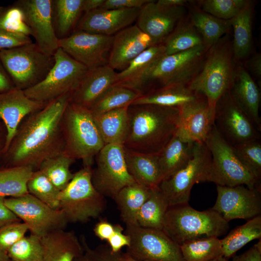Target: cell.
I'll return each instance as SVG.
<instances>
[{
  "label": "cell",
  "instance_id": "62",
  "mask_svg": "<svg viewBox=\"0 0 261 261\" xmlns=\"http://www.w3.org/2000/svg\"><path fill=\"white\" fill-rule=\"evenodd\" d=\"M122 257L125 261H141L135 260L132 259V258L130 257L129 255H128L126 253H122Z\"/></svg>",
  "mask_w": 261,
  "mask_h": 261
},
{
  "label": "cell",
  "instance_id": "58",
  "mask_svg": "<svg viewBox=\"0 0 261 261\" xmlns=\"http://www.w3.org/2000/svg\"><path fill=\"white\" fill-rule=\"evenodd\" d=\"M104 1V0H83V14L101 8Z\"/></svg>",
  "mask_w": 261,
  "mask_h": 261
},
{
  "label": "cell",
  "instance_id": "43",
  "mask_svg": "<svg viewBox=\"0 0 261 261\" xmlns=\"http://www.w3.org/2000/svg\"><path fill=\"white\" fill-rule=\"evenodd\" d=\"M28 193L54 209H59V190L40 170H34L27 183Z\"/></svg>",
  "mask_w": 261,
  "mask_h": 261
},
{
  "label": "cell",
  "instance_id": "30",
  "mask_svg": "<svg viewBox=\"0 0 261 261\" xmlns=\"http://www.w3.org/2000/svg\"><path fill=\"white\" fill-rule=\"evenodd\" d=\"M188 15L194 27L201 35L203 45L208 50L221 37L230 32L231 20L218 19L198 8L188 1Z\"/></svg>",
  "mask_w": 261,
  "mask_h": 261
},
{
  "label": "cell",
  "instance_id": "56",
  "mask_svg": "<svg viewBox=\"0 0 261 261\" xmlns=\"http://www.w3.org/2000/svg\"><path fill=\"white\" fill-rule=\"evenodd\" d=\"M5 198L0 197V228L8 224L20 222V219L5 204Z\"/></svg>",
  "mask_w": 261,
  "mask_h": 261
},
{
  "label": "cell",
  "instance_id": "19",
  "mask_svg": "<svg viewBox=\"0 0 261 261\" xmlns=\"http://www.w3.org/2000/svg\"><path fill=\"white\" fill-rule=\"evenodd\" d=\"M187 14V7H167L151 0L140 9L135 25L155 44H160Z\"/></svg>",
  "mask_w": 261,
  "mask_h": 261
},
{
  "label": "cell",
  "instance_id": "44",
  "mask_svg": "<svg viewBox=\"0 0 261 261\" xmlns=\"http://www.w3.org/2000/svg\"><path fill=\"white\" fill-rule=\"evenodd\" d=\"M232 147L241 164L256 179L261 182V139L235 145Z\"/></svg>",
  "mask_w": 261,
  "mask_h": 261
},
{
  "label": "cell",
  "instance_id": "50",
  "mask_svg": "<svg viewBox=\"0 0 261 261\" xmlns=\"http://www.w3.org/2000/svg\"><path fill=\"white\" fill-rule=\"evenodd\" d=\"M32 43L29 36L0 29V51L11 49Z\"/></svg>",
  "mask_w": 261,
  "mask_h": 261
},
{
  "label": "cell",
  "instance_id": "49",
  "mask_svg": "<svg viewBox=\"0 0 261 261\" xmlns=\"http://www.w3.org/2000/svg\"><path fill=\"white\" fill-rule=\"evenodd\" d=\"M80 240L84 250L90 255L94 261H125L121 251L116 253L112 252L108 245H100L91 249L84 236H82Z\"/></svg>",
  "mask_w": 261,
  "mask_h": 261
},
{
  "label": "cell",
  "instance_id": "51",
  "mask_svg": "<svg viewBox=\"0 0 261 261\" xmlns=\"http://www.w3.org/2000/svg\"><path fill=\"white\" fill-rule=\"evenodd\" d=\"M123 229L120 225L116 224L115 232L107 241L108 246L113 253L119 252L123 247H128L130 245V238L126 233H123Z\"/></svg>",
  "mask_w": 261,
  "mask_h": 261
},
{
  "label": "cell",
  "instance_id": "16",
  "mask_svg": "<svg viewBox=\"0 0 261 261\" xmlns=\"http://www.w3.org/2000/svg\"><path fill=\"white\" fill-rule=\"evenodd\" d=\"M114 36L74 30L58 40V46L78 62L91 70L108 64Z\"/></svg>",
  "mask_w": 261,
  "mask_h": 261
},
{
  "label": "cell",
  "instance_id": "36",
  "mask_svg": "<svg viewBox=\"0 0 261 261\" xmlns=\"http://www.w3.org/2000/svg\"><path fill=\"white\" fill-rule=\"evenodd\" d=\"M261 238V215H259L236 227L220 239L222 256L229 260L249 242Z\"/></svg>",
  "mask_w": 261,
  "mask_h": 261
},
{
  "label": "cell",
  "instance_id": "20",
  "mask_svg": "<svg viewBox=\"0 0 261 261\" xmlns=\"http://www.w3.org/2000/svg\"><path fill=\"white\" fill-rule=\"evenodd\" d=\"M47 103L30 99L23 90L16 87L0 93V119L4 123L6 130L2 149L3 153L8 151L24 119L42 109Z\"/></svg>",
  "mask_w": 261,
  "mask_h": 261
},
{
  "label": "cell",
  "instance_id": "33",
  "mask_svg": "<svg viewBox=\"0 0 261 261\" xmlns=\"http://www.w3.org/2000/svg\"><path fill=\"white\" fill-rule=\"evenodd\" d=\"M83 0H52V19L57 37L69 36L82 15Z\"/></svg>",
  "mask_w": 261,
  "mask_h": 261
},
{
  "label": "cell",
  "instance_id": "25",
  "mask_svg": "<svg viewBox=\"0 0 261 261\" xmlns=\"http://www.w3.org/2000/svg\"><path fill=\"white\" fill-rule=\"evenodd\" d=\"M229 91L237 104L261 131L260 90L250 74L240 63H236Z\"/></svg>",
  "mask_w": 261,
  "mask_h": 261
},
{
  "label": "cell",
  "instance_id": "6",
  "mask_svg": "<svg viewBox=\"0 0 261 261\" xmlns=\"http://www.w3.org/2000/svg\"><path fill=\"white\" fill-rule=\"evenodd\" d=\"M64 152L74 159H80L84 166H92L94 157L104 144L90 110L69 102L61 124Z\"/></svg>",
  "mask_w": 261,
  "mask_h": 261
},
{
  "label": "cell",
  "instance_id": "64",
  "mask_svg": "<svg viewBox=\"0 0 261 261\" xmlns=\"http://www.w3.org/2000/svg\"><path fill=\"white\" fill-rule=\"evenodd\" d=\"M9 261H13V260H10Z\"/></svg>",
  "mask_w": 261,
  "mask_h": 261
},
{
  "label": "cell",
  "instance_id": "41",
  "mask_svg": "<svg viewBox=\"0 0 261 261\" xmlns=\"http://www.w3.org/2000/svg\"><path fill=\"white\" fill-rule=\"evenodd\" d=\"M141 94L137 91L115 84L108 89L89 109L93 115L127 107Z\"/></svg>",
  "mask_w": 261,
  "mask_h": 261
},
{
  "label": "cell",
  "instance_id": "27",
  "mask_svg": "<svg viewBox=\"0 0 261 261\" xmlns=\"http://www.w3.org/2000/svg\"><path fill=\"white\" fill-rule=\"evenodd\" d=\"M124 149L128 171L135 182L148 188L158 187L163 179L158 154Z\"/></svg>",
  "mask_w": 261,
  "mask_h": 261
},
{
  "label": "cell",
  "instance_id": "28",
  "mask_svg": "<svg viewBox=\"0 0 261 261\" xmlns=\"http://www.w3.org/2000/svg\"><path fill=\"white\" fill-rule=\"evenodd\" d=\"M255 1L248 0L241 11L231 20L232 48L236 63L246 59L252 46V23Z\"/></svg>",
  "mask_w": 261,
  "mask_h": 261
},
{
  "label": "cell",
  "instance_id": "57",
  "mask_svg": "<svg viewBox=\"0 0 261 261\" xmlns=\"http://www.w3.org/2000/svg\"><path fill=\"white\" fill-rule=\"evenodd\" d=\"M14 87L0 58V93L8 91Z\"/></svg>",
  "mask_w": 261,
  "mask_h": 261
},
{
  "label": "cell",
  "instance_id": "3",
  "mask_svg": "<svg viewBox=\"0 0 261 261\" xmlns=\"http://www.w3.org/2000/svg\"><path fill=\"white\" fill-rule=\"evenodd\" d=\"M207 51L203 45L178 53L165 55L138 78L117 85L132 88L141 95L166 86L188 85L201 69Z\"/></svg>",
  "mask_w": 261,
  "mask_h": 261
},
{
  "label": "cell",
  "instance_id": "22",
  "mask_svg": "<svg viewBox=\"0 0 261 261\" xmlns=\"http://www.w3.org/2000/svg\"><path fill=\"white\" fill-rule=\"evenodd\" d=\"M180 121L175 134L192 142H204L214 124L215 109L201 95L179 108Z\"/></svg>",
  "mask_w": 261,
  "mask_h": 261
},
{
  "label": "cell",
  "instance_id": "11",
  "mask_svg": "<svg viewBox=\"0 0 261 261\" xmlns=\"http://www.w3.org/2000/svg\"><path fill=\"white\" fill-rule=\"evenodd\" d=\"M211 166V156L205 143L195 142L193 155L187 165L158 186L169 205L188 203L194 185L209 182Z\"/></svg>",
  "mask_w": 261,
  "mask_h": 261
},
{
  "label": "cell",
  "instance_id": "10",
  "mask_svg": "<svg viewBox=\"0 0 261 261\" xmlns=\"http://www.w3.org/2000/svg\"><path fill=\"white\" fill-rule=\"evenodd\" d=\"M54 57V64L45 77L24 90L30 99L48 103L64 94L72 93L88 70L59 47Z\"/></svg>",
  "mask_w": 261,
  "mask_h": 261
},
{
  "label": "cell",
  "instance_id": "54",
  "mask_svg": "<svg viewBox=\"0 0 261 261\" xmlns=\"http://www.w3.org/2000/svg\"><path fill=\"white\" fill-rule=\"evenodd\" d=\"M232 261H261V240L244 253L234 256Z\"/></svg>",
  "mask_w": 261,
  "mask_h": 261
},
{
  "label": "cell",
  "instance_id": "37",
  "mask_svg": "<svg viewBox=\"0 0 261 261\" xmlns=\"http://www.w3.org/2000/svg\"><path fill=\"white\" fill-rule=\"evenodd\" d=\"M169 203L158 187L151 188L149 195L141 206L137 217L139 225L162 230Z\"/></svg>",
  "mask_w": 261,
  "mask_h": 261
},
{
  "label": "cell",
  "instance_id": "9",
  "mask_svg": "<svg viewBox=\"0 0 261 261\" xmlns=\"http://www.w3.org/2000/svg\"><path fill=\"white\" fill-rule=\"evenodd\" d=\"M204 143L211 156L209 182L221 186L245 185L250 188H261V182L241 164L232 146L221 136L215 124Z\"/></svg>",
  "mask_w": 261,
  "mask_h": 261
},
{
  "label": "cell",
  "instance_id": "12",
  "mask_svg": "<svg viewBox=\"0 0 261 261\" xmlns=\"http://www.w3.org/2000/svg\"><path fill=\"white\" fill-rule=\"evenodd\" d=\"M130 239L126 253L137 261H184L180 246L162 230L126 225Z\"/></svg>",
  "mask_w": 261,
  "mask_h": 261
},
{
  "label": "cell",
  "instance_id": "46",
  "mask_svg": "<svg viewBox=\"0 0 261 261\" xmlns=\"http://www.w3.org/2000/svg\"><path fill=\"white\" fill-rule=\"evenodd\" d=\"M7 253L10 259L14 261H43L41 238L32 234L25 236L11 246Z\"/></svg>",
  "mask_w": 261,
  "mask_h": 261
},
{
  "label": "cell",
  "instance_id": "45",
  "mask_svg": "<svg viewBox=\"0 0 261 261\" xmlns=\"http://www.w3.org/2000/svg\"><path fill=\"white\" fill-rule=\"evenodd\" d=\"M248 0H199L191 1L198 8L218 19L230 20Z\"/></svg>",
  "mask_w": 261,
  "mask_h": 261
},
{
  "label": "cell",
  "instance_id": "7",
  "mask_svg": "<svg viewBox=\"0 0 261 261\" xmlns=\"http://www.w3.org/2000/svg\"><path fill=\"white\" fill-rule=\"evenodd\" d=\"M92 171L91 166H84L60 191L59 209L68 223L87 222L99 217L106 208L105 197L92 184Z\"/></svg>",
  "mask_w": 261,
  "mask_h": 261
},
{
  "label": "cell",
  "instance_id": "38",
  "mask_svg": "<svg viewBox=\"0 0 261 261\" xmlns=\"http://www.w3.org/2000/svg\"><path fill=\"white\" fill-rule=\"evenodd\" d=\"M34 171L29 166L0 169V197L16 198L29 193L27 183Z\"/></svg>",
  "mask_w": 261,
  "mask_h": 261
},
{
  "label": "cell",
  "instance_id": "47",
  "mask_svg": "<svg viewBox=\"0 0 261 261\" xmlns=\"http://www.w3.org/2000/svg\"><path fill=\"white\" fill-rule=\"evenodd\" d=\"M0 29L29 36L31 35L23 13L15 2L11 5L0 7Z\"/></svg>",
  "mask_w": 261,
  "mask_h": 261
},
{
  "label": "cell",
  "instance_id": "1",
  "mask_svg": "<svg viewBox=\"0 0 261 261\" xmlns=\"http://www.w3.org/2000/svg\"><path fill=\"white\" fill-rule=\"evenodd\" d=\"M71 94L48 102L24 119L6 152L10 167L29 166L36 170L44 160L64 151L62 119Z\"/></svg>",
  "mask_w": 261,
  "mask_h": 261
},
{
  "label": "cell",
  "instance_id": "17",
  "mask_svg": "<svg viewBox=\"0 0 261 261\" xmlns=\"http://www.w3.org/2000/svg\"><path fill=\"white\" fill-rule=\"evenodd\" d=\"M217 197L211 208L226 221L234 219H251L261 214V188L243 185H217Z\"/></svg>",
  "mask_w": 261,
  "mask_h": 261
},
{
  "label": "cell",
  "instance_id": "15",
  "mask_svg": "<svg viewBox=\"0 0 261 261\" xmlns=\"http://www.w3.org/2000/svg\"><path fill=\"white\" fill-rule=\"evenodd\" d=\"M214 124L221 136L232 146L261 139L260 131L229 90L216 103Z\"/></svg>",
  "mask_w": 261,
  "mask_h": 261
},
{
  "label": "cell",
  "instance_id": "26",
  "mask_svg": "<svg viewBox=\"0 0 261 261\" xmlns=\"http://www.w3.org/2000/svg\"><path fill=\"white\" fill-rule=\"evenodd\" d=\"M43 261H73L84 252L80 240L74 232L55 231L41 238Z\"/></svg>",
  "mask_w": 261,
  "mask_h": 261
},
{
  "label": "cell",
  "instance_id": "53",
  "mask_svg": "<svg viewBox=\"0 0 261 261\" xmlns=\"http://www.w3.org/2000/svg\"><path fill=\"white\" fill-rule=\"evenodd\" d=\"M116 225H113L105 220H101L94 227L93 232L96 236L101 240L107 241L114 234Z\"/></svg>",
  "mask_w": 261,
  "mask_h": 261
},
{
  "label": "cell",
  "instance_id": "59",
  "mask_svg": "<svg viewBox=\"0 0 261 261\" xmlns=\"http://www.w3.org/2000/svg\"><path fill=\"white\" fill-rule=\"evenodd\" d=\"M156 2L161 5L167 7H188L189 2L185 0H159Z\"/></svg>",
  "mask_w": 261,
  "mask_h": 261
},
{
  "label": "cell",
  "instance_id": "29",
  "mask_svg": "<svg viewBox=\"0 0 261 261\" xmlns=\"http://www.w3.org/2000/svg\"><path fill=\"white\" fill-rule=\"evenodd\" d=\"M201 95H203L191 90L188 85H171L152 89L141 95L131 105L154 104L179 109Z\"/></svg>",
  "mask_w": 261,
  "mask_h": 261
},
{
  "label": "cell",
  "instance_id": "13",
  "mask_svg": "<svg viewBox=\"0 0 261 261\" xmlns=\"http://www.w3.org/2000/svg\"><path fill=\"white\" fill-rule=\"evenodd\" d=\"M95 157L97 165L92 169V182L105 197L114 199L124 187L136 183L128 171L123 145H105Z\"/></svg>",
  "mask_w": 261,
  "mask_h": 261
},
{
  "label": "cell",
  "instance_id": "31",
  "mask_svg": "<svg viewBox=\"0 0 261 261\" xmlns=\"http://www.w3.org/2000/svg\"><path fill=\"white\" fill-rule=\"evenodd\" d=\"M195 142L182 139L175 134L158 154L163 179L187 165L193 155Z\"/></svg>",
  "mask_w": 261,
  "mask_h": 261
},
{
  "label": "cell",
  "instance_id": "61",
  "mask_svg": "<svg viewBox=\"0 0 261 261\" xmlns=\"http://www.w3.org/2000/svg\"><path fill=\"white\" fill-rule=\"evenodd\" d=\"M10 260L6 252L0 250V261H9Z\"/></svg>",
  "mask_w": 261,
  "mask_h": 261
},
{
  "label": "cell",
  "instance_id": "55",
  "mask_svg": "<svg viewBox=\"0 0 261 261\" xmlns=\"http://www.w3.org/2000/svg\"><path fill=\"white\" fill-rule=\"evenodd\" d=\"M246 70L258 80L261 79V55L260 53H255L246 61L244 67Z\"/></svg>",
  "mask_w": 261,
  "mask_h": 261
},
{
  "label": "cell",
  "instance_id": "32",
  "mask_svg": "<svg viewBox=\"0 0 261 261\" xmlns=\"http://www.w3.org/2000/svg\"><path fill=\"white\" fill-rule=\"evenodd\" d=\"M128 107L93 115L94 120L104 145H123L129 130Z\"/></svg>",
  "mask_w": 261,
  "mask_h": 261
},
{
  "label": "cell",
  "instance_id": "8",
  "mask_svg": "<svg viewBox=\"0 0 261 261\" xmlns=\"http://www.w3.org/2000/svg\"><path fill=\"white\" fill-rule=\"evenodd\" d=\"M0 58L14 87L23 90L42 81L55 62L33 43L0 51Z\"/></svg>",
  "mask_w": 261,
  "mask_h": 261
},
{
  "label": "cell",
  "instance_id": "23",
  "mask_svg": "<svg viewBox=\"0 0 261 261\" xmlns=\"http://www.w3.org/2000/svg\"><path fill=\"white\" fill-rule=\"evenodd\" d=\"M155 45L151 38L135 24L114 36L108 65L114 70H123L144 51Z\"/></svg>",
  "mask_w": 261,
  "mask_h": 261
},
{
  "label": "cell",
  "instance_id": "42",
  "mask_svg": "<svg viewBox=\"0 0 261 261\" xmlns=\"http://www.w3.org/2000/svg\"><path fill=\"white\" fill-rule=\"evenodd\" d=\"M165 55L163 44L153 45L134 59L123 70L117 72L116 84H122L138 78L154 62Z\"/></svg>",
  "mask_w": 261,
  "mask_h": 261
},
{
  "label": "cell",
  "instance_id": "21",
  "mask_svg": "<svg viewBox=\"0 0 261 261\" xmlns=\"http://www.w3.org/2000/svg\"><path fill=\"white\" fill-rule=\"evenodd\" d=\"M140 9H96L84 13L74 30L114 36L136 21Z\"/></svg>",
  "mask_w": 261,
  "mask_h": 261
},
{
  "label": "cell",
  "instance_id": "14",
  "mask_svg": "<svg viewBox=\"0 0 261 261\" xmlns=\"http://www.w3.org/2000/svg\"><path fill=\"white\" fill-rule=\"evenodd\" d=\"M5 205L28 227L31 234L40 238L64 230L68 223L60 210L54 209L29 193L4 198Z\"/></svg>",
  "mask_w": 261,
  "mask_h": 261
},
{
  "label": "cell",
  "instance_id": "60",
  "mask_svg": "<svg viewBox=\"0 0 261 261\" xmlns=\"http://www.w3.org/2000/svg\"><path fill=\"white\" fill-rule=\"evenodd\" d=\"M73 261H94L90 255L84 250V252L75 257Z\"/></svg>",
  "mask_w": 261,
  "mask_h": 261
},
{
  "label": "cell",
  "instance_id": "2",
  "mask_svg": "<svg viewBox=\"0 0 261 261\" xmlns=\"http://www.w3.org/2000/svg\"><path fill=\"white\" fill-rule=\"evenodd\" d=\"M129 130L124 147L134 151L159 154L175 134L180 121L178 108L154 104L128 107Z\"/></svg>",
  "mask_w": 261,
  "mask_h": 261
},
{
  "label": "cell",
  "instance_id": "35",
  "mask_svg": "<svg viewBox=\"0 0 261 261\" xmlns=\"http://www.w3.org/2000/svg\"><path fill=\"white\" fill-rule=\"evenodd\" d=\"M162 44L166 55L204 46L201 35L191 23L188 14L180 20Z\"/></svg>",
  "mask_w": 261,
  "mask_h": 261
},
{
  "label": "cell",
  "instance_id": "40",
  "mask_svg": "<svg viewBox=\"0 0 261 261\" xmlns=\"http://www.w3.org/2000/svg\"><path fill=\"white\" fill-rule=\"evenodd\" d=\"M180 247L184 261H211L222 256L221 240L216 237L191 240Z\"/></svg>",
  "mask_w": 261,
  "mask_h": 261
},
{
  "label": "cell",
  "instance_id": "63",
  "mask_svg": "<svg viewBox=\"0 0 261 261\" xmlns=\"http://www.w3.org/2000/svg\"><path fill=\"white\" fill-rule=\"evenodd\" d=\"M211 261H229V260L226 259L223 256H220L218 258H217Z\"/></svg>",
  "mask_w": 261,
  "mask_h": 261
},
{
  "label": "cell",
  "instance_id": "52",
  "mask_svg": "<svg viewBox=\"0 0 261 261\" xmlns=\"http://www.w3.org/2000/svg\"><path fill=\"white\" fill-rule=\"evenodd\" d=\"M151 0H104L101 8L109 10L139 8Z\"/></svg>",
  "mask_w": 261,
  "mask_h": 261
},
{
  "label": "cell",
  "instance_id": "18",
  "mask_svg": "<svg viewBox=\"0 0 261 261\" xmlns=\"http://www.w3.org/2000/svg\"><path fill=\"white\" fill-rule=\"evenodd\" d=\"M25 22L35 44L47 55L53 56L58 46L52 19V0H19Z\"/></svg>",
  "mask_w": 261,
  "mask_h": 261
},
{
  "label": "cell",
  "instance_id": "39",
  "mask_svg": "<svg viewBox=\"0 0 261 261\" xmlns=\"http://www.w3.org/2000/svg\"><path fill=\"white\" fill-rule=\"evenodd\" d=\"M75 160L63 151L44 160L38 169L61 191L73 178L74 174L72 173L70 168Z\"/></svg>",
  "mask_w": 261,
  "mask_h": 261
},
{
  "label": "cell",
  "instance_id": "4",
  "mask_svg": "<svg viewBox=\"0 0 261 261\" xmlns=\"http://www.w3.org/2000/svg\"><path fill=\"white\" fill-rule=\"evenodd\" d=\"M236 63L229 32L207 50L201 69L188 87L203 95L215 109L218 100L231 87Z\"/></svg>",
  "mask_w": 261,
  "mask_h": 261
},
{
  "label": "cell",
  "instance_id": "48",
  "mask_svg": "<svg viewBox=\"0 0 261 261\" xmlns=\"http://www.w3.org/2000/svg\"><path fill=\"white\" fill-rule=\"evenodd\" d=\"M29 230L24 222H16L0 228V250L6 252L14 244L25 236Z\"/></svg>",
  "mask_w": 261,
  "mask_h": 261
},
{
  "label": "cell",
  "instance_id": "34",
  "mask_svg": "<svg viewBox=\"0 0 261 261\" xmlns=\"http://www.w3.org/2000/svg\"><path fill=\"white\" fill-rule=\"evenodd\" d=\"M150 189L135 183L124 187L114 197L121 218L126 225L137 223L138 213L148 198Z\"/></svg>",
  "mask_w": 261,
  "mask_h": 261
},
{
  "label": "cell",
  "instance_id": "5",
  "mask_svg": "<svg viewBox=\"0 0 261 261\" xmlns=\"http://www.w3.org/2000/svg\"><path fill=\"white\" fill-rule=\"evenodd\" d=\"M229 228V222L211 208L198 211L188 203L169 206L162 230L180 246L197 239L218 237Z\"/></svg>",
  "mask_w": 261,
  "mask_h": 261
},
{
  "label": "cell",
  "instance_id": "24",
  "mask_svg": "<svg viewBox=\"0 0 261 261\" xmlns=\"http://www.w3.org/2000/svg\"><path fill=\"white\" fill-rule=\"evenodd\" d=\"M117 72L108 64L88 70L71 93L70 102L89 109L117 82Z\"/></svg>",
  "mask_w": 261,
  "mask_h": 261
}]
</instances>
